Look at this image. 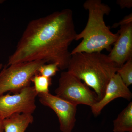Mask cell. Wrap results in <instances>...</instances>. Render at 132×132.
<instances>
[{"mask_svg": "<svg viewBox=\"0 0 132 132\" xmlns=\"http://www.w3.org/2000/svg\"><path fill=\"white\" fill-rule=\"evenodd\" d=\"M77 34L73 13L69 9L32 20L9 58L6 66L42 60L58 64L61 70L67 69L71 56L69 47Z\"/></svg>", "mask_w": 132, "mask_h": 132, "instance_id": "cell-1", "label": "cell"}, {"mask_svg": "<svg viewBox=\"0 0 132 132\" xmlns=\"http://www.w3.org/2000/svg\"><path fill=\"white\" fill-rule=\"evenodd\" d=\"M71 55L68 72L92 88L100 100L108 82L119 68L101 52H80Z\"/></svg>", "mask_w": 132, "mask_h": 132, "instance_id": "cell-2", "label": "cell"}, {"mask_svg": "<svg viewBox=\"0 0 132 132\" xmlns=\"http://www.w3.org/2000/svg\"><path fill=\"white\" fill-rule=\"evenodd\" d=\"M83 6L88 11V20L84 29L76 35L75 40L81 39V42L71 54L101 52L104 50L110 52L118 37V33L112 32L104 21V16L110 13L111 8L101 0H87Z\"/></svg>", "mask_w": 132, "mask_h": 132, "instance_id": "cell-3", "label": "cell"}, {"mask_svg": "<svg viewBox=\"0 0 132 132\" xmlns=\"http://www.w3.org/2000/svg\"><path fill=\"white\" fill-rule=\"evenodd\" d=\"M46 63L36 60L5 66L0 72V96L7 92L17 93L30 86L32 78Z\"/></svg>", "mask_w": 132, "mask_h": 132, "instance_id": "cell-4", "label": "cell"}, {"mask_svg": "<svg viewBox=\"0 0 132 132\" xmlns=\"http://www.w3.org/2000/svg\"><path fill=\"white\" fill-rule=\"evenodd\" d=\"M55 93L57 97L76 106L82 104L91 107L98 101L94 91L68 71L61 74Z\"/></svg>", "mask_w": 132, "mask_h": 132, "instance_id": "cell-5", "label": "cell"}, {"mask_svg": "<svg viewBox=\"0 0 132 132\" xmlns=\"http://www.w3.org/2000/svg\"><path fill=\"white\" fill-rule=\"evenodd\" d=\"M38 94L34 87L25 88L19 93L0 96V117L3 119L15 114H32L36 108Z\"/></svg>", "mask_w": 132, "mask_h": 132, "instance_id": "cell-6", "label": "cell"}, {"mask_svg": "<svg viewBox=\"0 0 132 132\" xmlns=\"http://www.w3.org/2000/svg\"><path fill=\"white\" fill-rule=\"evenodd\" d=\"M41 104L52 109L58 117L60 129L62 132H71L74 127L77 106L50 93L39 94Z\"/></svg>", "mask_w": 132, "mask_h": 132, "instance_id": "cell-7", "label": "cell"}, {"mask_svg": "<svg viewBox=\"0 0 132 132\" xmlns=\"http://www.w3.org/2000/svg\"><path fill=\"white\" fill-rule=\"evenodd\" d=\"M120 27L118 39L108 55L118 68L132 58V22Z\"/></svg>", "mask_w": 132, "mask_h": 132, "instance_id": "cell-8", "label": "cell"}, {"mask_svg": "<svg viewBox=\"0 0 132 132\" xmlns=\"http://www.w3.org/2000/svg\"><path fill=\"white\" fill-rule=\"evenodd\" d=\"M119 98L130 101L132 98V93L116 73L108 82L103 98L91 107L92 113L95 116H98L108 104Z\"/></svg>", "mask_w": 132, "mask_h": 132, "instance_id": "cell-9", "label": "cell"}, {"mask_svg": "<svg viewBox=\"0 0 132 132\" xmlns=\"http://www.w3.org/2000/svg\"><path fill=\"white\" fill-rule=\"evenodd\" d=\"M34 121L32 114H15L3 120L5 132H25Z\"/></svg>", "mask_w": 132, "mask_h": 132, "instance_id": "cell-10", "label": "cell"}, {"mask_svg": "<svg viewBox=\"0 0 132 132\" xmlns=\"http://www.w3.org/2000/svg\"><path fill=\"white\" fill-rule=\"evenodd\" d=\"M114 132H132V102L113 121Z\"/></svg>", "mask_w": 132, "mask_h": 132, "instance_id": "cell-11", "label": "cell"}, {"mask_svg": "<svg viewBox=\"0 0 132 132\" xmlns=\"http://www.w3.org/2000/svg\"><path fill=\"white\" fill-rule=\"evenodd\" d=\"M34 84V87L38 94L49 93V87L52 85V79L47 78L38 73L31 79Z\"/></svg>", "mask_w": 132, "mask_h": 132, "instance_id": "cell-12", "label": "cell"}, {"mask_svg": "<svg viewBox=\"0 0 132 132\" xmlns=\"http://www.w3.org/2000/svg\"><path fill=\"white\" fill-rule=\"evenodd\" d=\"M117 73L120 76L123 82L128 87L132 84V58L119 68Z\"/></svg>", "mask_w": 132, "mask_h": 132, "instance_id": "cell-13", "label": "cell"}, {"mask_svg": "<svg viewBox=\"0 0 132 132\" xmlns=\"http://www.w3.org/2000/svg\"><path fill=\"white\" fill-rule=\"evenodd\" d=\"M59 69V65L56 63L44 64L39 68L38 73L47 78H51L56 74Z\"/></svg>", "mask_w": 132, "mask_h": 132, "instance_id": "cell-14", "label": "cell"}, {"mask_svg": "<svg viewBox=\"0 0 132 132\" xmlns=\"http://www.w3.org/2000/svg\"><path fill=\"white\" fill-rule=\"evenodd\" d=\"M132 22V14H130L128 15H127L124 17L121 21L118 23H115L112 26V27H118L119 26H122L125 24H128Z\"/></svg>", "mask_w": 132, "mask_h": 132, "instance_id": "cell-15", "label": "cell"}, {"mask_svg": "<svg viewBox=\"0 0 132 132\" xmlns=\"http://www.w3.org/2000/svg\"><path fill=\"white\" fill-rule=\"evenodd\" d=\"M116 2L121 9H130L132 7V0H118Z\"/></svg>", "mask_w": 132, "mask_h": 132, "instance_id": "cell-16", "label": "cell"}, {"mask_svg": "<svg viewBox=\"0 0 132 132\" xmlns=\"http://www.w3.org/2000/svg\"><path fill=\"white\" fill-rule=\"evenodd\" d=\"M0 132H4L3 127V119L0 117Z\"/></svg>", "mask_w": 132, "mask_h": 132, "instance_id": "cell-17", "label": "cell"}, {"mask_svg": "<svg viewBox=\"0 0 132 132\" xmlns=\"http://www.w3.org/2000/svg\"><path fill=\"white\" fill-rule=\"evenodd\" d=\"M3 65L2 64H0V70L2 69L3 68Z\"/></svg>", "mask_w": 132, "mask_h": 132, "instance_id": "cell-18", "label": "cell"}]
</instances>
